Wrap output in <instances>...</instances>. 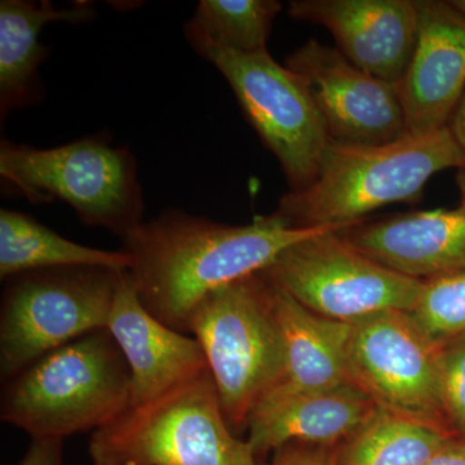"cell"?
Wrapping results in <instances>:
<instances>
[{"label": "cell", "mask_w": 465, "mask_h": 465, "mask_svg": "<svg viewBox=\"0 0 465 465\" xmlns=\"http://www.w3.org/2000/svg\"><path fill=\"white\" fill-rule=\"evenodd\" d=\"M329 226L293 228L278 215L228 225L167 211L122 238L143 307L186 333L195 307L213 291L262 273L287 247Z\"/></svg>", "instance_id": "6da1fadb"}, {"label": "cell", "mask_w": 465, "mask_h": 465, "mask_svg": "<svg viewBox=\"0 0 465 465\" xmlns=\"http://www.w3.org/2000/svg\"><path fill=\"white\" fill-rule=\"evenodd\" d=\"M449 168L463 170L465 152L448 127L381 145L330 143L316 179L284 194L275 213L293 228L357 225L378 208L418 201Z\"/></svg>", "instance_id": "7a4b0ae2"}, {"label": "cell", "mask_w": 465, "mask_h": 465, "mask_svg": "<svg viewBox=\"0 0 465 465\" xmlns=\"http://www.w3.org/2000/svg\"><path fill=\"white\" fill-rule=\"evenodd\" d=\"M130 397V369L104 329L45 354L8 381L0 419L33 440H64L106 427L128 409Z\"/></svg>", "instance_id": "3957f363"}, {"label": "cell", "mask_w": 465, "mask_h": 465, "mask_svg": "<svg viewBox=\"0 0 465 465\" xmlns=\"http://www.w3.org/2000/svg\"><path fill=\"white\" fill-rule=\"evenodd\" d=\"M94 465H260L226 421L210 369L92 433Z\"/></svg>", "instance_id": "277c9868"}, {"label": "cell", "mask_w": 465, "mask_h": 465, "mask_svg": "<svg viewBox=\"0 0 465 465\" xmlns=\"http://www.w3.org/2000/svg\"><path fill=\"white\" fill-rule=\"evenodd\" d=\"M186 333L200 342L232 432L247 430L253 406L284 374L271 283L258 273L213 291L193 311Z\"/></svg>", "instance_id": "5b68a950"}, {"label": "cell", "mask_w": 465, "mask_h": 465, "mask_svg": "<svg viewBox=\"0 0 465 465\" xmlns=\"http://www.w3.org/2000/svg\"><path fill=\"white\" fill-rule=\"evenodd\" d=\"M0 174L32 203H69L90 226L124 238L142 224L143 200L136 161L127 149L94 139L51 149L2 142Z\"/></svg>", "instance_id": "8992f818"}, {"label": "cell", "mask_w": 465, "mask_h": 465, "mask_svg": "<svg viewBox=\"0 0 465 465\" xmlns=\"http://www.w3.org/2000/svg\"><path fill=\"white\" fill-rule=\"evenodd\" d=\"M122 272L82 266L14 277L0 308L2 378L11 381L45 354L106 329Z\"/></svg>", "instance_id": "52a82bcc"}, {"label": "cell", "mask_w": 465, "mask_h": 465, "mask_svg": "<svg viewBox=\"0 0 465 465\" xmlns=\"http://www.w3.org/2000/svg\"><path fill=\"white\" fill-rule=\"evenodd\" d=\"M347 228L329 226L287 247L262 274L314 313L339 322L411 312L423 281L367 258L341 237Z\"/></svg>", "instance_id": "ba28073f"}, {"label": "cell", "mask_w": 465, "mask_h": 465, "mask_svg": "<svg viewBox=\"0 0 465 465\" xmlns=\"http://www.w3.org/2000/svg\"><path fill=\"white\" fill-rule=\"evenodd\" d=\"M225 76L260 139L280 162L291 191L316 179L330 137L299 76L269 54L192 45Z\"/></svg>", "instance_id": "9c48e42d"}, {"label": "cell", "mask_w": 465, "mask_h": 465, "mask_svg": "<svg viewBox=\"0 0 465 465\" xmlns=\"http://www.w3.org/2000/svg\"><path fill=\"white\" fill-rule=\"evenodd\" d=\"M351 324V381L381 409L450 433L440 402V347L406 312H381Z\"/></svg>", "instance_id": "30bf717a"}, {"label": "cell", "mask_w": 465, "mask_h": 465, "mask_svg": "<svg viewBox=\"0 0 465 465\" xmlns=\"http://www.w3.org/2000/svg\"><path fill=\"white\" fill-rule=\"evenodd\" d=\"M286 67L316 104L330 142L374 146L409 134L396 85L363 72L338 48L311 39L290 54Z\"/></svg>", "instance_id": "8fae6325"}, {"label": "cell", "mask_w": 465, "mask_h": 465, "mask_svg": "<svg viewBox=\"0 0 465 465\" xmlns=\"http://www.w3.org/2000/svg\"><path fill=\"white\" fill-rule=\"evenodd\" d=\"M289 15L329 30L363 72L396 87L402 81L418 39L416 0H296Z\"/></svg>", "instance_id": "7c38bea8"}, {"label": "cell", "mask_w": 465, "mask_h": 465, "mask_svg": "<svg viewBox=\"0 0 465 465\" xmlns=\"http://www.w3.org/2000/svg\"><path fill=\"white\" fill-rule=\"evenodd\" d=\"M416 5L418 39L397 91L407 131L428 134L448 127L465 90V16L449 2Z\"/></svg>", "instance_id": "4fadbf2b"}, {"label": "cell", "mask_w": 465, "mask_h": 465, "mask_svg": "<svg viewBox=\"0 0 465 465\" xmlns=\"http://www.w3.org/2000/svg\"><path fill=\"white\" fill-rule=\"evenodd\" d=\"M376 403L353 381L324 391H299L277 382L253 406L247 442L256 458L290 443L327 446L348 439Z\"/></svg>", "instance_id": "5bb4252c"}, {"label": "cell", "mask_w": 465, "mask_h": 465, "mask_svg": "<svg viewBox=\"0 0 465 465\" xmlns=\"http://www.w3.org/2000/svg\"><path fill=\"white\" fill-rule=\"evenodd\" d=\"M106 330L130 369L128 407L148 402L208 369L200 342L143 307L128 271L122 272Z\"/></svg>", "instance_id": "9a60e30c"}, {"label": "cell", "mask_w": 465, "mask_h": 465, "mask_svg": "<svg viewBox=\"0 0 465 465\" xmlns=\"http://www.w3.org/2000/svg\"><path fill=\"white\" fill-rule=\"evenodd\" d=\"M341 237L367 258L415 280L465 272V210H432L360 223Z\"/></svg>", "instance_id": "2e32d148"}, {"label": "cell", "mask_w": 465, "mask_h": 465, "mask_svg": "<svg viewBox=\"0 0 465 465\" xmlns=\"http://www.w3.org/2000/svg\"><path fill=\"white\" fill-rule=\"evenodd\" d=\"M269 283L284 345V374L278 382L293 390L324 391L351 381L347 354L351 324L320 316Z\"/></svg>", "instance_id": "e0dca14e"}, {"label": "cell", "mask_w": 465, "mask_h": 465, "mask_svg": "<svg viewBox=\"0 0 465 465\" xmlns=\"http://www.w3.org/2000/svg\"><path fill=\"white\" fill-rule=\"evenodd\" d=\"M90 3L54 8L48 0H2L0 2V110L8 112L33 105L41 99L38 69L47 54L39 43L43 27L51 23L79 24L94 17Z\"/></svg>", "instance_id": "ac0fdd59"}, {"label": "cell", "mask_w": 465, "mask_h": 465, "mask_svg": "<svg viewBox=\"0 0 465 465\" xmlns=\"http://www.w3.org/2000/svg\"><path fill=\"white\" fill-rule=\"evenodd\" d=\"M96 266L128 271L124 251H105L66 240L32 217L16 211H0V278L17 277L51 269Z\"/></svg>", "instance_id": "d6986e66"}, {"label": "cell", "mask_w": 465, "mask_h": 465, "mask_svg": "<svg viewBox=\"0 0 465 465\" xmlns=\"http://www.w3.org/2000/svg\"><path fill=\"white\" fill-rule=\"evenodd\" d=\"M454 440L436 425L376 407L333 454L335 465H425Z\"/></svg>", "instance_id": "ffe728a7"}, {"label": "cell", "mask_w": 465, "mask_h": 465, "mask_svg": "<svg viewBox=\"0 0 465 465\" xmlns=\"http://www.w3.org/2000/svg\"><path fill=\"white\" fill-rule=\"evenodd\" d=\"M282 5L275 0H202L185 25L191 45H211L237 54L266 51Z\"/></svg>", "instance_id": "44dd1931"}, {"label": "cell", "mask_w": 465, "mask_h": 465, "mask_svg": "<svg viewBox=\"0 0 465 465\" xmlns=\"http://www.w3.org/2000/svg\"><path fill=\"white\" fill-rule=\"evenodd\" d=\"M409 314L437 347L465 336V272L424 280Z\"/></svg>", "instance_id": "7402d4cb"}, {"label": "cell", "mask_w": 465, "mask_h": 465, "mask_svg": "<svg viewBox=\"0 0 465 465\" xmlns=\"http://www.w3.org/2000/svg\"><path fill=\"white\" fill-rule=\"evenodd\" d=\"M440 388L450 433L465 442V336L440 347Z\"/></svg>", "instance_id": "603a6c76"}, {"label": "cell", "mask_w": 465, "mask_h": 465, "mask_svg": "<svg viewBox=\"0 0 465 465\" xmlns=\"http://www.w3.org/2000/svg\"><path fill=\"white\" fill-rule=\"evenodd\" d=\"M260 465H335V459L326 446L295 442L277 450L273 460Z\"/></svg>", "instance_id": "cb8c5ba5"}, {"label": "cell", "mask_w": 465, "mask_h": 465, "mask_svg": "<svg viewBox=\"0 0 465 465\" xmlns=\"http://www.w3.org/2000/svg\"><path fill=\"white\" fill-rule=\"evenodd\" d=\"M63 443L64 440L34 439L18 465H65Z\"/></svg>", "instance_id": "d4e9b609"}, {"label": "cell", "mask_w": 465, "mask_h": 465, "mask_svg": "<svg viewBox=\"0 0 465 465\" xmlns=\"http://www.w3.org/2000/svg\"><path fill=\"white\" fill-rule=\"evenodd\" d=\"M425 465H465V442L457 439L450 440Z\"/></svg>", "instance_id": "484cf974"}, {"label": "cell", "mask_w": 465, "mask_h": 465, "mask_svg": "<svg viewBox=\"0 0 465 465\" xmlns=\"http://www.w3.org/2000/svg\"><path fill=\"white\" fill-rule=\"evenodd\" d=\"M448 128L459 145L465 152V90L459 100L457 108L450 118Z\"/></svg>", "instance_id": "4316f807"}, {"label": "cell", "mask_w": 465, "mask_h": 465, "mask_svg": "<svg viewBox=\"0 0 465 465\" xmlns=\"http://www.w3.org/2000/svg\"><path fill=\"white\" fill-rule=\"evenodd\" d=\"M459 193H460V207L465 210V168L459 170L457 174Z\"/></svg>", "instance_id": "83f0119b"}, {"label": "cell", "mask_w": 465, "mask_h": 465, "mask_svg": "<svg viewBox=\"0 0 465 465\" xmlns=\"http://www.w3.org/2000/svg\"><path fill=\"white\" fill-rule=\"evenodd\" d=\"M452 5V8L457 9L459 14L464 15L465 16V0H452L449 2Z\"/></svg>", "instance_id": "f1b7e54d"}]
</instances>
